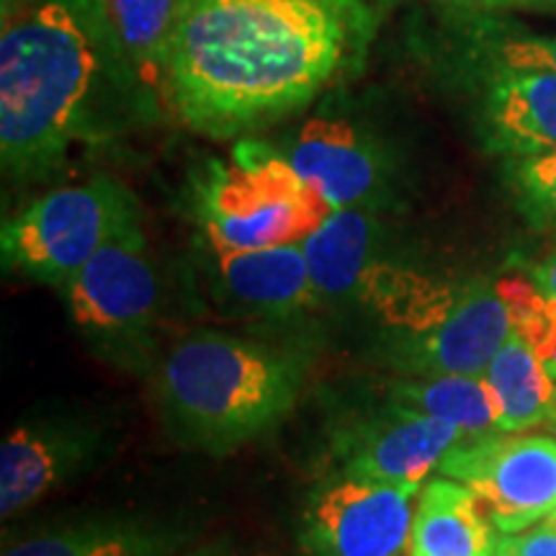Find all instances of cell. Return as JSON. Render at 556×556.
Returning a JSON list of instances; mask_svg holds the SVG:
<instances>
[{"mask_svg": "<svg viewBox=\"0 0 556 556\" xmlns=\"http://www.w3.org/2000/svg\"><path fill=\"white\" fill-rule=\"evenodd\" d=\"M281 152L332 208H371L392 178V165L377 139L340 116L304 122Z\"/></svg>", "mask_w": 556, "mask_h": 556, "instance_id": "obj_11", "label": "cell"}, {"mask_svg": "<svg viewBox=\"0 0 556 556\" xmlns=\"http://www.w3.org/2000/svg\"><path fill=\"white\" fill-rule=\"evenodd\" d=\"M533 287H536L546 299H556V253L536 266L533 270Z\"/></svg>", "mask_w": 556, "mask_h": 556, "instance_id": "obj_25", "label": "cell"}, {"mask_svg": "<svg viewBox=\"0 0 556 556\" xmlns=\"http://www.w3.org/2000/svg\"><path fill=\"white\" fill-rule=\"evenodd\" d=\"M484 379L500 402L503 433H520V430L552 420L556 384L544 358L518 330L510 332L497 356L486 366Z\"/></svg>", "mask_w": 556, "mask_h": 556, "instance_id": "obj_17", "label": "cell"}, {"mask_svg": "<svg viewBox=\"0 0 556 556\" xmlns=\"http://www.w3.org/2000/svg\"><path fill=\"white\" fill-rule=\"evenodd\" d=\"M548 520H552V523L556 526V507H554V513H552V516H548Z\"/></svg>", "mask_w": 556, "mask_h": 556, "instance_id": "obj_29", "label": "cell"}, {"mask_svg": "<svg viewBox=\"0 0 556 556\" xmlns=\"http://www.w3.org/2000/svg\"><path fill=\"white\" fill-rule=\"evenodd\" d=\"M435 3L458 13H482V16H503V13H552L556 16V0H435Z\"/></svg>", "mask_w": 556, "mask_h": 556, "instance_id": "obj_24", "label": "cell"}, {"mask_svg": "<svg viewBox=\"0 0 556 556\" xmlns=\"http://www.w3.org/2000/svg\"><path fill=\"white\" fill-rule=\"evenodd\" d=\"M505 178L523 217L539 229H556V152L507 157Z\"/></svg>", "mask_w": 556, "mask_h": 556, "instance_id": "obj_22", "label": "cell"}, {"mask_svg": "<svg viewBox=\"0 0 556 556\" xmlns=\"http://www.w3.org/2000/svg\"><path fill=\"white\" fill-rule=\"evenodd\" d=\"M389 402L413 407L462 428L471 441L500 433V402L484 377L413 374L389 389Z\"/></svg>", "mask_w": 556, "mask_h": 556, "instance_id": "obj_18", "label": "cell"}, {"mask_svg": "<svg viewBox=\"0 0 556 556\" xmlns=\"http://www.w3.org/2000/svg\"><path fill=\"white\" fill-rule=\"evenodd\" d=\"M304 381L296 353L261 340L191 332L160 368V400L178 433L227 451L266 433L294 407Z\"/></svg>", "mask_w": 556, "mask_h": 556, "instance_id": "obj_3", "label": "cell"}, {"mask_svg": "<svg viewBox=\"0 0 556 556\" xmlns=\"http://www.w3.org/2000/svg\"><path fill=\"white\" fill-rule=\"evenodd\" d=\"M548 368V374H552V379H554V384H556V364H552V366H546Z\"/></svg>", "mask_w": 556, "mask_h": 556, "instance_id": "obj_28", "label": "cell"}, {"mask_svg": "<svg viewBox=\"0 0 556 556\" xmlns=\"http://www.w3.org/2000/svg\"><path fill=\"white\" fill-rule=\"evenodd\" d=\"M510 332L513 315L500 287L471 283L454 294L448 309L430 328L409 332L400 353L402 366L413 374L484 377Z\"/></svg>", "mask_w": 556, "mask_h": 556, "instance_id": "obj_12", "label": "cell"}, {"mask_svg": "<svg viewBox=\"0 0 556 556\" xmlns=\"http://www.w3.org/2000/svg\"><path fill=\"white\" fill-rule=\"evenodd\" d=\"M356 3H364V5H368V9H377L379 13H384L389 5H394L397 0H356Z\"/></svg>", "mask_w": 556, "mask_h": 556, "instance_id": "obj_27", "label": "cell"}, {"mask_svg": "<svg viewBox=\"0 0 556 556\" xmlns=\"http://www.w3.org/2000/svg\"><path fill=\"white\" fill-rule=\"evenodd\" d=\"M492 520L467 484L438 477L417 497L407 556H495Z\"/></svg>", "mask_w": 556, "mask_h": 556, "instance_id": "obj_16", "label": "cell"}, {"mask_svg": "<svg viewBox=\"0 0 556 556\" xmlns=\"http://www.w3.org/2000/svg\"><path fill=\"white\" fill-rule=\"evenodd\" d=\"M170 556H235V552H232V546L229 544H204V546H197V548H191V552H176V554H170Z\"/></svg>", "mask_w": 556, "mask_h": 556, "instance_id": "obj_26", "label": "cell"}, {"mask_svg": "<svg viewBox=\"0 0 556 556\" xmlns=\"http://www.w3.org/2000/svg\"><path fill=\"white\" fill-rule=\"evenodd\" d=\"M70 317L88 336L129 343L152 325L157 276L148 258L142 225L127 229L62 287Z\"/></svg>", "mask_w": 556, "mask_h": 556, "instance_id": "obj_9", "label": "cell"}, {"mask_svg": "<svg viewBox=\"0 0 556 556\" xmlns=\"http://www.w3.org/2000/svg\"><path fill=\"white\" fill-rule=\"evenodd\" d=\"M482 83L486 148L505 160L556 152V73L486 65Z\"/></svg>", "mask_w": 556, "mask_h": 556, "instance_id": "obj_13", "label": "cell"}, {"mask_svg": "<svg viewBox=\"0 0 556 556\" xmlns=\"http://www.w3.org/2000/svg\"><path fill=\"white\" fill-rule=\"evenodd\" d=\"M381 16L356 0H178L160 96L199 135L268 127L358 62Z\"/></svg>", "mask_w": 556, "mask_h": 556, "instance_id": "obj_1", "label": "cell"}, {"mask_svg": "<svg viewBox=\"0 0 556 556\" xmlns=\"http://www.w3.org/2000/svg\"><path fill=\"white\" fill-rule=\"evenodd\" d=\"M438 477L467 484L500 533L546 520L556 507V438L492 433L462 443Z\"/></svg>", "mask_w": 556, "mask_h": 556, "instance_id": "obj_7", "label": "cell"}, {"mask_svg": "<svg viewBox=\"0 0 556 556\" xmlns=\"http://www.w3.org/2000/svg\"><path fill=\"white\" fill-rule=\"evenodd\" d=\"M464 39L486 65L536 67L556 73V31L528 29L516 21L482 13H462Z\"/></svg>", "mask_w": 556, "mask_h": 556, "instance_id": "obj_21", "label": "cell"}, {"mask_svg": "<svg viewBox=\"0 0 556 556\" xmlns=\"http://www.w3.org/2000/svg\"><path fill=\"white\" fill-rule=\"evenodd\" d=\"M137 225L135 193L119 180L96 176L45 193L5 219L3 266L62 289L101 248Z\"/></svg>", "mask_w": 556, "mask_h": 556, "instance_id": "obj_5", "label": "cell"}, {"mask_svg": "<svg viewBox=\"0 0 556 556\" xmlns=\"http://www.w3.org/2000/svg\"><path fill=\"white\" fill-rule=\"evenodd\" d=\"M552 420H556V407H554V415H552Z\"/></svg>", "mask_w": 556, "mask_h": 556, "instance_id": "obj_30", "label": "cell"}, {"mask_svg": "<svg viewBox=\"0 0 556 556\" xmlns=\"http://www.w3.org/2000/svg\"><path fill=\"white\" fill-rule=\"evenodd\" d=\"M106 9L124 80L142 83L160 93L178 0H106Z\"/></svg>", "mask_w": 556, "mask_h": 556, "instance_id": "obj_19", "label": "cell"}, {"mask_svg": "<svg viewBox=\"0 0 556 556\" xmlns=\"http://www.w3.org/2000/svg\"><path fill=\"white\" fill-rule=\"evenodd\" d=\"M422 484L340 475L309 497L299 544L309 556H407Z\"/></svg>", "mask_w": 556, "mask_h": 556, "instance_id": "obj_8", "label": "cell"}, {"mask_svg": "<svg viewBox=\"0 0 556 556\" xmlns=\"http://www.w3.org/2000/svg\"><path fill=\"white\" fill-rule=\"evenodd\" d=\"M332 212L281 148L261 139H240L197 180V219L212 248L299 245Z\"/></svg>", "mask_w": 556, "mask_h": 556, "instance_id": "obj_4", "label": "cell"}, {"mask_svg": "<svg viewBox=\"0 0 556 556\" xmlns=\"http://www.w3.org/2000/svg\"><path fill=\"white\" fill-rule=\"evenodd\" d=\"M495 556H556V526L546 518L523 531L500 533Z\"/></svg>", "mask_w": 556, "mask_h": 556, "instance_id": "obj_23", "label": "cell"}, {"mask_svg": "<svg viewBox=\"0 0 556 556\" xmlns=\"http://www.w3.org/2000/svg\"><path fill=\"white\" fill-rule=\"evenodd\" d=\"M106 75L124 80L106 0H41L3 16L0 157L5 173L39 178L83 137Z\"/></svg>", "mask_w": 556, "mask_h": 556, "instance_id": "obj_2", "label": "cell"}, {"mask_svg": "<svg viewBox=\"0 0 556 556\" xmlns=\"http://www.w3.org/2000/svg\"><path fill=\"white\" fill-rule=\"evenodd\" d=\"M178 541L157 528L135 523H93L65 528L13 544L3 556H170Z\"/></svg>", "mask_w": 556, "mask_h": 556, "instance_id": "obj_20", "label": "cell"}, {"mask_svg": "<svg viewBox=\"0 0 556 556\" xmlns=\"http://www.w3.org/2000/svg\"><path fill=\"white\" fill-rule=\"evenodd\" d=\"M93 456V433L73 422H26L0 446V516L39 503Z\"/></svg>", "mask_w": 556, "mask_h": 556, "instance_id": "obj_14", "label": "cell"}, {"mask_svg": "<svg viewBox=\"0 0 556 556\" xmlns=\"http://www.w3.org/2000/svg\"><path fill=\"white\" fill-rule=\"evenodd\" d=\"M379 222L368 208H336L299 245L323 299H358L400 328H413L435 289L381 258Z\"/></svg>", "mask_w": 556, "mask_h": 556, "instance_id": "obj_6", "label": "cell"}, {"mask_svg": "<svg viewBox=\"0 0 556 556\" xmlns=\"http://www.w3.org/2000/svg\"><path fill=\"white\" fill-rule=\"evenodd\" d=\"M219 289L240 307L258 315H294L317 304L319 291L312 281L302 245L258 250L212 248Z\"/></svg>", "mask_w": 556, "mask_h": 556, "instance_id": "obj_15", "label": "cell"}, {"mask_svg": "<svg viewBox=\"0 0 556 556\" xmlns=\"http://www.w3.org/2000/svg\"><path fill=\"white\" fill-rule=\"evenodd\" d=\"M471 441L441 417L387 400L381 413L364 417L338 438L340 475L392 484H422L451 451Z\"/></svg>", "mask_w": 556, "mask_h": 556, "instance_id": "obj_10", "label": "cell"}]
</instances>
